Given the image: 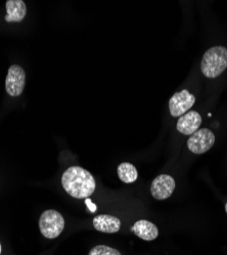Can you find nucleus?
<instances>
[{"label":"nucleus","mask_w":227,"mask_h":255,"mask_svg":"<svg viewBox=\"0 0 227 255\" xmlns=\"http://www.w3.org/2000/svg\"><path fill=\"white\" fill-rule=\"evenodd\" d=\"M61 185L66 192L74 198H87L96 188L93 176L80 166L69 167L61 177Z\"/></svg>","instance_id":"nucleus-1"},{"label":"nucleus","mask_w":227,"mask_h":255,"mask_svg":"<svg viewBox=\"0 0 227 255\" xmlns=\"http://www.w3.org/2000/svg\"><path fill=\"white\" fill-rule=\"evenodd\" d=\"M227 68V49L214 46L205 52L201 61V71L205 77L213 79L220 76Z\"/></svg>","instance_id":"nucleus-2"},{"label":"nucleus","mask_w":227,"mask_h":255,"mask_svg":"<svg viewBox=\"0 0 227 255\" xmlns=\"http://www.w3.org/2000/svg\"><path fill=\"white\" fill-rule=\"evenodd\" d=\"M39 228L42 235L47 239L58 237L65 229V219L54 209L45 210L40 217Z\"/></svg>","instance_id":"nucleus-3"},{"label":"nucleus","mask_w":227,"mask_h":255,"mask_svg":"<svg viewBox=\"0 0 227 255\" xmlns=\"http://www.w3.org/2000/svg\"><path fill=\"white\" fill-rule=\"evenodd\" d=\"M214 143V134L208 129H201L191 135L188 140V148L195 154H203L210 150Z\"/></svg>","instance_id":"nucleus-4"},{"label":"nucleus","mask_w":227,"mask_h":255,"mask_svg":"<svg viewBox=\"0 0 227 255\" xmlns=\"http://www.w3.org/2000/svg\"><path fill=\"white\" fill-rule=\"evenodd\" d=\"M25 85L26 73L24 69L18 65L11 66L8 70L5 80L6 92L12 97L19 96L25 89Z\"/></svg>","instance_id":"nucleus-5"},{"label":"nucleus","mask_w":227,"mask_h":255,"mask_svg":"<svg viewBox=\"0 0 227 255\" xmlns=\"http://www.w3.org/2000/svg\"><path fill=\"white\" fill-rule=\"evenodd\" d=\"M196 102V97L187 89L175 93L169 100V110L173 117H181L187 114L188 111Z\"/></svg>","instance_id":"nucleus-6"},{"label":"nucleus","mask_w":227,"mask_h":255,"mask_svg":"<svg viewBox=\"0 0 227 255\" xmlns=\"http://www.w3.org/2000/svg\"><path fill=\"white\" fill-rule=\"evenodd\" d=\"M175 189V181L169 175H161L157 177L151 186V193L157 200L169 198Z\"/></svg>","instance_id":"nucleus-7"},{"label":"nucleus","mask_w":227,"mask_h":255,"mask_svg":"<svg viewBox=\"0 0 227 255\" xmlns=\"http://www.w3.org/2000/svg\"><path fill=\"white\" fill-rule=\"evenodd\" d=\"M201 123L202 118L200 114L195 111H191L178 119L176 129L182 135H193L199 130Z\"/></svg>","instance_id":"nucleus-8"},{"label":"nucleus","mask_w":227,"mask_h":255,"mask_svg":"<svg viewBox=\"0 0 227 255\" xmlns=\"http://www.w3.org/2000/svg\"><path fill=\"white\" fill-rule=\"evenodd\" d=\"M6 10L5 20L7 23H20L27 14V6L23 0H8Z\"/></svg>","instance_id":"nucleus-9"},{"label":"nucleus","mask_w":227,"mask_h":255,"mask_svg":"<svg viewBox=\"0 0 227 255\" xmlns=\"http://www.w3.org/2000/svg\"><path fill=\"white\" fill-rule=\"evenodd\" d=\"M131 230L137 237L146 241L155 240L159 235V230L157 226L147 220L137 221L132 226Z\"/></svg>","instance_id":"nucleus-10"},{"label":"nucleus","mask_w":227,"mask_h":255,"mask_svg":"<svg viewBox=\"0 0 227 255\" xmlns=\"http://www.w3.org/2000/svg\"><path fill=\"white\" fill-rule=\"evenodd\" d=\"M93 227L102 233H117L121 228V221L110 215H99L93 219Z\"/></svg>","instance_id":"nucleus-11"},{"label":"nucleus","mask_w":227,"mask_h":255,"mask_svg":"<svg viewBox=\"0 0 227 255\" xmlns=\"http://www.w3.org/2000/svg\"><path fill=\"white\" fill-rule=\"evenodd\" d=\"M118 176L123 183L131 184L137 180L138 173L133 164L129 162H123L118 166Z\"/></svg>","instance_id":"nucleus-12"},{"label":"nucleus","mask_w":227,"mask_h":255,"mask_svg":"<svg viewBox=\"0 0 227 255\" xmlns=\"http://www.w3.org/2000/svg\"><path fill=\"white\" fill-rule=\"evenodd\" d=\"M88 255H121V253L116 248L107 245H97L90 250Z\"/></svg>","instance_id":"nucleus-13"},{"label":"nucleus","mask_w":227,"mask_h":255,"mask_svg":"<svg viewBox=\"0 0 227 255\" xmlns=\"http://www.w3.org/2000/svg\"><path fill=\"white\" fill-rule=\"evenodd\" d=\"M1 251H2V247H1V243H0V254H1Z\"/></svg>","instance_id":"nucleus-14"},{"label":"nucleus","mask_w":227,"mask_h":255,"mask_svg":"<svg viewBox=\"0 0 227 255\" xmlns=\"http://www.w3.org/2000/svg\"><path fill=\"white\" fill-rule=\"evenodd\" d=\"M225 211L227 212V202H226V204H225Z\"/></svg>","instance_id":"nucleus-15"}]
</instances>
